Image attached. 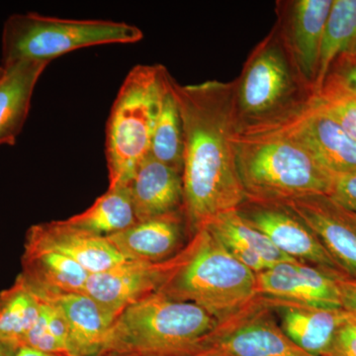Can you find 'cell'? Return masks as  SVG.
Wrapping results in <instances>:
<instances>
[{
  "label": "cell",
  "instance_id": "19",
  "mask_svg": "<svg viewBox=\"0 0 356 356\" xmlns=\"http://www.w3.org/2000/svg\"><path fill=\"white\" fill-rule=\"evenodd\" d=\"M50 63L20 60L4 67L0 79V146H14L22 132L35 88Z\"/></svg>",
  "mask_w": 356,
  "mask_h": 356
},
{
  "label": "cell",
  "instance_id": "21",
  "mask_svg": "<svg viewBox=\"0 0 356 356\" xmlns=\"http://www.w3.org/2000/svg\"><path fill=\"white\" fill-rule=\"evenodd\" d=\"M19 275L35 292L83 293L90 273L60 252L25 243Z\"/></svg>",
  "mask_w": 356,
  "mask_h": 356
},
{
  "label": "cell",
  "instance_id": "10",
  "mask_svg": "<svg viewBox=\"0 0 356 356\" xmlns=\"http://www.w3.org/2000/svg\"><path fill=\"white\" fill-rule=\"evenodd\" d=\"M238 212L278 250L295 261L317 267L332 275L348 276L305 222L283 204L247 199Z\"/></svg>",
  "mask_w": 356,
  "mask_h": 356
},
{
  "label": "cell",
  "instance_id": "24",
  "mask_svg": "<svg viewBox=\"0 0 356 356\" xmlns=\"http://www.w3.org/2000/svg\"><path fill=\"white\" fill-rule=\"evenodd\" d=\"M227 250L240 248L261 257L271 267L281 262L297 261L278 250L259 229L242 217L238 210L222 213L206 226Z\"/></svg>",
  "mask_w": 356,
  "mask_h": 356
},
{
  "label": "cell",
  "instance_id": "20",
  "mask_svg": "<svg viewBox=\"0 0 356 356\" xmlns=\"http://www.w3.org/2000/svg\"><path fill=\"white\" fill-rule=\"evenodd\" d=\"M33 292L53 302L64 314L69 327L70 356H99L113 321L92 299L83 293Z\"/></svg>",
  "mask_w": 356,
  "mask_h": 356
},
{
  "label": "cell",
  "instance_id": "23",
  "mask_svg": "<svg viewBox=\"0 0 356 356\" xmlns=\"http://www.w3.org/2000/svg\"><path fill=\"white\" fill-rule=\"evenodd\" d=\"M172 79L170 74H168L154 121L149 154L182 173L184 129L177 98L172 90Z\"/></svg>",
  "mask_w": 356,
  "mask_h": 356
},
{
  "label": "cell",
  "instance_id": "31",
  "mask_svg": "<svg viewBox=\"0 0 356 356\" xmlns=\"http://www.w3.org/2000/svg\"><path fill=\"white\" fill-rule=\"evenodd\" d=\"M334 280L341 296V310L356 322V280L343 275L334 276Z\"/></svg>",
  "mask_w": 356,
  "mask_h": 356
},
{
  "label": "cell",
  "instance_id": "28",
  "mask_svg": "<svg viewBox=\"0 0 356 356\" xmlns=\"http://www.w3.org/2000/svg\"><path fill=\"white\" fill-rule=\"evenodd\" d=\"M330 196L346 209L356 213V170L336 175Z\"/></svg>",
  "mask_w": 356,
  "mask_h": 356
},
{
  "label": "cell",
  "instance_id": "27",
  "mask_svg": "<svg viewBox=\"0 0 356 356\" xmlns=\"http://www.w3.org/2000/svg\"><path fill=\"white\" fill-rule=\"evenodd\" d=\"M313 98L325 113L356 140V95L327 79L322 88L314 93Z\"/></svg>",
  "mask_w": 356,
  "mask_h": 356
},
{
  "label": "cell",
  "instance_id": "29",
  "mask_svg": "<svg viewBox=\"0 0 356 356\" xmlns=\"http://www.w3.org/2000/svg\"><path fill=\"white\" fill-rule=\"evenodd\" d=\"M327 79L336 81L344 89L356 95V57L341 56L337 58Z\"/></svg>",
  "mask_w": 356,
  "mask_h": 356
},
{
  "label": "cell",
  "instance_id": "12",
  "mask_svg": "<svg viewBox=\"0 0 356 356\" xmlns=\"http://www.w3.org/2000/svg\"><path fill=\"white\" fill-rule=\"evenodd\" d=\"M334 0L276 2L273 26L300 74L314 90L325 23Z\"/></svg>",
  "mask_w": 356,
  "mask_h": 356
},
{
  "label": "cell",
  "instance_id": "5",
  "mask_svg": "<svg viewBox=\"0 0 356 356\" xmlns=\"http://www.w3.org/2000/svg\"><path fill=\"white\" fill-rule=\"evenodd\" d=\"M168 74L161 65H138L124 79L107 122L109 188L129 186L138 166L149 156Z\"/></svg>",
  "mask_w": 356,
  "mask_h": 356
},
{
  "label": "cell",
  "instance_id": "17",
  "mask_svg": "<svg viewBox=\"0 0 356 356\" xmlns=\"http://www.w3.org/2000/svg\"><path fill=\"white\" fill-rule=\"evenodd\" d=\"M188 233L184 211L137 222L130 228L106 236L128 261H166L184 247Z\"/></svg>",
  "mask_w": 356,
  "mask_h": 356
},
{
  "label": "cell",
  "instance_id": "14",
  "mask_svg": "<svg viewBox=\"0 0 356 356\" xmlns=\"http://www.w3.org/2000/svg\"><path fill=\"white\" fill-rule=\"evenodd\" d=\"M334 276L302 262H281L257 274V293L266 298L341 310V296Z\"/></svg>",
  "mask_w": 356,
  "mask_h": 356
},
{
  "label": "cell",
  "instance_id": "36",
  "mask_svg": "<svg viewBox=\"0 0 356 356\" xmlns=\"http://www.w3.org/2000/svg\"><path fill=\"white\" fill-rule=\"evenodd\" d=\"M4 67L2 65V64H0V79H1L2 76H3L4 74Z\"/></svg>",
  "mask_w": 356,
  "mask_h": 356
},
{
  "label": "cell",
  "instance_id": "3",
  "mask_svg": "<svg viewBox=\"0 0 356 356\" xmlns=\"http://www.w3.org/2000/svg\"><path fill=\"white\" fill-rule=\"evenodd\" d=\"M156 292L196 304L219 323L259 297L257 273L236 261L206 227L175 254V266Z\"/></svg>",
  "mask_w": 356,
  "mask_h": 356
},
{
  "label": "cell",
  "instance_id": "30",
  "mask_svg": "<svg viewBox=\"0 0 356 356\" xmlns=\"http://www.w3.org/2000/svg\"><path fill=\"white\" fill-rule=\"evenodd\" d=\"M327 356H356V322L348 317L337 331Z\"/></svg>",
  "mask_w": 356,
  "mask_h": 356
},
{
  "label": "cell",
  "instance_id": "15",
  "mask_svg": "<svg viewBox=\"0 0 356 356\" xmlns=\"http://www.w3.org/2000/svg\"><path fill=\"white\" fill-rule=\"evenodd\" d=\"M25 243L60 252L90 274L102 273L128 261L106 236L74 228L65 220L34 225L28 229Z\"/></svg>",
  "mask_w": 356,
  "mask_h": 356
},
{
  "label": "cell",
  "instance_id": "25",
  "mask_svg": "<svg viewBox=\"0 0 356 356\" xmlns=\"http://www.w3.org/2000/svg\"><path fill=\"white\" fill-rule=\"evenodd\" d=\"M41 301L20 275L0 292V341L22 346L40 317Z\"/></svg>",
  "mask_w": 356,
  "mask_h": 356
},
{
  "label": "cell",
  "instance_id": "16",
  "mask_svg": "<svg viewBox=\"0 0 356 356\" xmlns=\"http://www.w3.org/2000/svg\"><path fill=\"white\" fill-rule=\"evenodd\" d=\"M264 299L277 317L282 332L313 356L327 355L337 331L348 318L341 309L327 310L285 300Z\"/></svg>",
  "mask_w": 356,
  "mask_h": 356
},
{
  "label": "cell",
  "instance_id": "32",
  "mask_svg": "<svg viewBox=\"0 0 356 356\" xmlns=\"http://www.w3.org/2000/svg\"><path fill=\"white\" fill-rule=\"evenodd\" d=\"M19 348L17 344L0 341V356H17Z\"/></svg>",
  "mask_w": 356,
  "mask_h": 356
},
{
  "label": "cell",
  "instance_id": "9",
  "mask_svg": "<svg viewBox=\"0 0 356 356\" xmlns=\"http://www.w3.org/2000/svg\"><path fill=\"white\" fill-rule=\"evenodd\" d=\"M210 346L227 356H313L282 332L261 296L220 323Z\"/></svg>",
  "mask_w": 356,
  "mask_h": 356
},
{
  "label": "cell",
  "instance_id": "33",
  "mask_svg": "<svg viewBox=\"0 0 356 356\" xmlns=\"http://www.w3.org/2000/svg\"><path fill=\"white\" fill-rule=\"evenodd\" d=\"M184 356H227L220 350L219 348L214 346H208V348H203V350L196 351V353H189V355Z\"/></svg>",
  "mask_w": 356,
  "mask_h": 356
},
{
  "label": "cell",
  "instance_id": "1",
  "mask_svg": "<svg viewBox=\"0 0 356 356\" xmlns=\"http://www.w3.org/2000/svg\"><path fill=\"white\" fill-rule=\"evenodd\" d=\"M172 90L184 129V213L191 238L247 200L236 163L240 132L234 81H208Z\"/></svg>",
  "mask_w": 356,
  "mask_h": 356
},
{
  "label": "cell",
  "instance_id": "22",
  "mask_svg": "<svg viewBox=\"0 0 356 356\" xmlns=\"http://www.w3.org/2000/svg\"><path fill=\"white\" fill-rule=\"evenodd\" d=\"M74 228L108 236L130 228L137 222L130 187L108 188L88 209L65 220Z\"/></svg>",
  "mask_w": 356,
  "mask_h": 356
},
{
  "label": "cell",
  "instance_id": "18",
  "mask_svg": "<svg viewBox=\"0 0 356 356\" xmlns=\"http://www.w3.org/2000/svg\"><path fill=\"white\" fill-rule=\"evenodd\" d=\"M129 187L138 222L184 211L182 173L151 154L138 166Z\"/></svg>",
  "mask_w": 356,
  "mask_h": 356
},
{
  "label": "cell",
  "instance_id": "26",
  "mask_svg": "<svg viewBox=\"0 0 356 356\" xmlns=\"http://www.w3.org/2000/svg\"><path fill=\"white\" fill-rule=\"evenodd\" d=\"M356 24V0H334L325 23L314 93L324 84L337 58L348 50Z\"/></svg>",
  "mask_w": 356,
  "mask_h": 356
},
{
  "label": "cell",
  "instance_id": "11",
  "mask_svg": "<svg viewBox=\"0 0 356 356\" xmlns=\"http://www.w3.org/2000/svg\"><path fill=\"white\" fill-rule=\"evenodd\" d=\"M175 266V255L159 262L126 261L90 274L83 294L114 322L126 307L158 291Z\"/></svg>",
  "mask_w": 356,
  "mask_h": 356
},
{
  "label": "cell",
  "instance_id": "13",
  "mask_svg": "<svg viewBox=\"0 0 356 356\" xmlns=\"http://www.w3.org/2000/svg\"><path fill=\"white\" fill-rule=\"evenodd\" d=\"M281 204L305 222L343 273L356 280V213L327 194Z\"/></svg>",
  "mask_w": 356,
  "mask_h": 356
},
{
  "label": "cell",
  "instance_id": "8",
  "mask_svg": "<svg viewBox=\"0 0 356 356\" xmlns=\"http://www.w3.org/2000/svg\"><path fill=\"white\" fill-rule=\"evenodd\" d=\"M238 136L292 140L303 147L334 177L356 170V140L318 106L313 95L286 116L245 129Z\"/></svg>",
  "mask_w": 356,
  "mask_h": 356
},
{
  "label": "cell",
  "instance_id": "6",
  "mask_svg": "<svg viewBox=\"0 0 356 356\" xmlns=\"http://www.w3.org/2000/svg\"><path fill=\"white\" fill-rule=\"evenodd\" d=\"M233 81L240 132L286 116L314 95L274 27Z\"/></svg>",
  "mask_w": 356,
  "mask_h": 356
},
{
  "label": "cell",
  "instance_id": "7",
  "mask_svg": "<svg viewBox=\"0 0 356 356\" xmlns=\"http://www.w3.org/2000/svg\"><path fill=\"white\" fill-rule=\"evenodd\" d=\"M144 38L137 26L120 21L65 19L36 13H14L2 29V65L20 60L51 63L79 49L134 44Z\"/></svg>",
  "mask_w": 356,
  "mask_h": 356
},
{
  "label": "cell",
  "instance_id": "34",
  "mask_svg": "<svg viewBox=\"0 0 356 356\" xmlns=\"http://www.w3.org/2000/svg\"><path fill=\"white\" fill-rule=\"evenodd\" d=\"M341 56H346V57H356V24L353 37H351L350 44H348V50H346V53H343Z\"/></svg>",
  "mask_w": 356,
  "mask_h": 356
},
{
  "label": "cell",
  "instance_id": "2",
  "mask_svg": "<svg viewBox=\"0 0 356 356\" xmlns=\"http://www.w3.org/2000/svg\"><path fill=\"white\" fill-rule=\"evenodd\" d=\"M220 323L191 302L156 292L126 307L110 325L99 356H184L210 346Z\"/></svg>",
  "mask_w": 356,
  "mask_h": 356
},
{
  "label": "cell",
  "instance_id": "35",
  "mask_svg": "<svg viewBox=\"0 0 356 356\" xmlns=\"http://www.w3.org/2000/svg\"><path fill=\"white\" fill-rule=\"evenodd\" d=\"M17 356H64V355H47V353H40V351L31 350V348H19L18 350Z\"/></svg>",
  "mask_w": 356,
  "mask_h": 356
},
{
  "label": "cell",
  "instance_id": "4",
  "mask_svg": "<svg viewBox=\"0 0 356 356\" xmlns=\"http://www.w3.org/2000/svg\"><path fill=\"white\" fill-rule=\"evenodd\" d=\"M235 143L238 172L248 200L285 203L331 193L334 175L296 143L238 135Z\"/></svg>",
  "mask_w": 356,
  "mask_h": 356
}]
</instances>
